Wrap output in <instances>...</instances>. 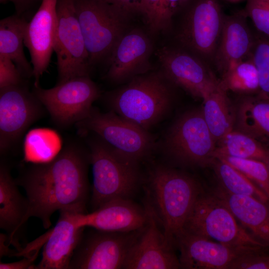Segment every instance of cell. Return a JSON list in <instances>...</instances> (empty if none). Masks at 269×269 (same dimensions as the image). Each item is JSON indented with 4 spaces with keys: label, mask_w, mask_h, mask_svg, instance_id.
<instances>
[{
    "label": "cell",
    "mask_w": 269,
    "mask_h": 269,
    "mask_svg": "<svg viewBox=\"0 0 269 269\" xmlns=\"http://www.w3.org/2000/svg\"><path fill=\"white\" fill-rule=\"evenodd\" d=\"M267 147L250 135L233 129L216 142L214 157L229 156L264 162Z\"/></svg>",
    "instance_id": "cell-29"
},
{
    "label": "cell",
    "mask_w": 269,
    "mask_h": 269,
    "mask_svg": "<svg viewBox=\"0 0 269 269\" xmlns=\"http://www.w3.org/2000/svg\"><path fill=\"white\" fill-rule=\"evenodd\" d=\"M147 186L149 204L162 226L166 242L174 247L176 236L204 189L190 175L162 164L150 169Z\"/></svg>",
    "instance_id": "cell-2"
},
{
    "label": "cell",
    "mask_w": 269,
    "mask_h": 269,
    "mask_svg": "<svg viewBox=\"0 0 269 269\" xmlns=\"http://www.w3.org/2000/svg\"><path fill=\"white\" fill-rule=\"evenodd\" d=\"M43 105L23 83L0 89V150L6 152L43 114Z\"/></svg>",
    "instance_id": "cell-13"
},
{
    "label": "cell",
    "mask_w": 269,
    "mask_h": 269,
    "mask_svg": "<svg viewBox=\"0 0 269 269\" xmlns=\"http://www.w3.org/2000/svg\"><path fill=\"white\" fill-rule=\"evenodd\" d=\"M61 141L58 134L48 129L29 132L24 143V159L34 164L52 161L61 151Z\"/></svg>",
    "instance_id": "cell-28"
},
{
    "label": "cell",
    "mask_w": 269,
    "mask_h": 269,
    "mask_svg": "<svg viewBox=\"0 0 269 269\" xmlns=\"http://www.w3.org/2000/svg\"><path fill=\"white\" fill-rule=\"evenodd\" d=\"M23 78L10 59L0 55V89L21 84Z\"/></svg>",
    "instance_id": "cell-36"
},
{
    "label": "cell",
    "mask_w": 269,
    "mask_h": 269,
    "mask_svg": "<svg viewBox=\"0 0 269 269\" xmlns=\"http://www.w3.org/2000/svg\"><path fill=\"white\" fill-rule=\"evenodd\" d=\"M244 10L225 15L222 32L214 59L222 75L232 65L249 57L255 41Z\"/></svg>",
    "instance_id": "cell-20"
},
{
    "label": "cell",
    "mask_w": 269,
    "mask_h": 269,
    "mask_svg": "<svg viewBox=\"0 0 269 269\" xmlns=\"http://www.w3.org/2000/svg\"><path fill=\"white\" fill-rule=\"evenodd\" d=\"M76 125L81 131L95 133L117 151L139 162L155 148L154 138L148 131L112 111L102 113L93 107L88 116Z\"/></svg>",
    "instance_id": "cell-8"
},
{
    "label": "cell",
    "mask_w": 269,
    "mask_h": 269,
    "mask_svg": "<svg viewBox=\"0 0 269 269\" xmlns=\"http://www.w3.org/2000/svg\"><path fill=\"white\" fill-rule=\"evenodd\" d=\"M89 146L93 211L112 200L129 199L140 180L139 162L117 151L98 136L89 142Z\"/></svg>",
    "instance_id": "cell-4"
},
{
    "label": "cell",
    "mask_w": 269,
    "mask_h": 269,
    "mask_svg": "<svg viewBox=\"0 0 269 269\" xmlns=\"http://www.w3.org/2000/svg\"><path fill=\"white\" fill-rule=\"evenodd\" d=\"M40 249L36 250L32 255L25 256L21 260L12 263H0V269H34V263L36 260Z\"/></svg>",
    "instance_id": "cell-37"
},
{
    "label": "cell",
    "mask_w": 269,
    "mask_h": 269,
    "mask_svg": "<svg viewBox=\"0 0 269 269\" xmlns=\"http://www.w3.org/2000/svg\"><path fill=\"white\" fill-rule=\"evenodd\" d=\"M152 46L142 31L134 29L125 33L114 47L108 60L106 78L121 84L151 69L149 61Z\"/></svg>",
    "instance_id": "cell-18"
},
{
    "label": "cell",
    "mask_w": 269,
    "mask_h": 269,
    "mask_svg": "<svg viewBox=\"0 0 269 269\" xmlns=\"http://www.w3.org/2000/svg\"><path fill=\"white\" fill-rule=\"evenodd\" d=\"M121 9L130 16L132 14L139 12V0H105Z\"/></svg>",
    "instance_id": "cell-38"
},
{
    "label": "cell",
    "mask_w": 269,
    "mask_h": 269,
    "mask_svg": "<svg viewBox=\"0 0 269 269\" xmlns=\"http://www.w3.org/2000/svg\"><path fill=\"white\" fill-rule=\"evenodd\" d=\"M27 21L18 15L0 21V55L10 59L24 78L33 77V67L24 52V32Z\"/></svg>",
    "instance_id": "cell-25"
},
{
    "label": "cell",
    "mask_w": 269,
    "mask_h": 269,
    "mask_svg": "<svg viewBox=\"0 0 269 269\" xmlns=\"http://www.w3.org/2000/svg\"><path fill=\"white\" fill-rule=\"evenodd\" d=\"M225 15L217 0H192L185 9L178 40L205 62H213Z\"/></svg>",
    "instance_id": "cell-11"
},
{
    "label": "cell",
    "mask_w": 269,
    "mask_h": 269,
    "mask_svg": "<svg viewBox=\"0 0 269 269\" xmlns=\"http://www.w3.org/2000/svg\"><path fill=\"white\" fill-rule=\"evenodd\" d=\"M220 87L227 92L245 95H257L260 86L257 67L251 57L231 66L219 80Z\"/></svg>",
    "instance_id": "cell-30"
},
{
    "label": "cell",
    "mask_w": 269,
    "mask_h": 269,
    "mask_svg": "<svg viewBox=\"0 0 269 269\" xmlns=\"http://www.w3.org/2000/svg\"><path fill=\"white\" fill-rule=\"evenodd\" d=\"M244 11L258 33L269 37V0H247Z\"/></svg>",
    "instance_id": "cell-34"
},
{
    "label": "cell",
    "mask_w": 269,
    "mask_h": 269,
    "mask_svg": "<svg viewBox=\"0 0 269 269\" xmlns=\"http://www.w3.org/2000/svg\"><path fill=\"white\" fill-rule=\"evenodd\" d=\"M203 116L216 142L234 129L235 114L227 92L219 86L203 99Z\"/></svg>",
    "instance_id": "cell-26"
},
{
    "label": "cell",
    "mask_w": 269,
    "mask_h": 269,
    "mask_svg": "<svg viewBox=\"0 0 269 269\" xmlns=\"http://www.w3.org/2000/svg\"><path fill=\"white\" fill-rule=\"evenodd\" d=\"M73 1L91 66L108 62L129 16L105 0Z\"/></svg>",
    "instance_id": "cell-6"
},
{
    "label": "cell",
    "mask_w": 269,
    "mask_h": 269,
    "mask_svg": "<svg viewBox=\"0 0 269 269\" xmlns=\"http://www.w3.org/2000/svg\"><path fill=\"white\" fill-rule=\"evenodd\" d=\"M183 230L231 246L268 249L239 224L229 209L210 190H204L198 197Z\"/></svg>",
    "instance_id": "cell-5"
},
{
    "label": "cell",
    "mask_w": 269,
    "mask_h": 269,
    "mask_svg": "<svg viewBox=\"0 0 269 269\" xmlns=\"http://www.w3.org/2000/svg\"><path fill=\"white\" fill-rule=\"evenodd\" d=\"M141 229L129 232L97 230L86 236L83 234L69 269H123L129 250Z\"/></svg>",
    "instance_id": "cell-12"
},
{
    "label": "cell",
    "mask_w": 269,
    "mask_h": 269,
    "mask_svg": "<svg viewBox=\"0 0 269 269\" xmlns=\"http://www.w3.org/2000/svg\"><path fill=\"white\" fill-rule=\"evenodd\" d=\"M28 208L26 197L20 193L8 167L0 166V228L8 235L9 245L16 247L14 237L23 226Z\"/></svg>",
    "instance_id": "cell-23"
},
{
    "label": "cell",
    "mask_w": 269,
    "mask_h": 269,
    "mask_svg": "<svg viewBox=\"0 0 269 269\" xmlns=\"http://www.w3.org/2000/svg\"><path fill=\"white\" fill-rule=\"evenodd\" d=\"M57 24L54 46L58 83L89 76V56L77 17L73 0H58Z\"/></svg>",
    "instance_id": "cell-10"
},
{
    "label": "cell",
    "mask_w": 269,
    "mask_h": 269,
    "mask_svg": "<svg viewBox=\"0 0 269 269\" xmlns=\"http://www.w3.org/2000/svg\"><path fill=\"white\" fill-rule=\"evenodd\" d=\"M231 165L257 184L269 197V170L263 161L229 156L216 157Z\"/></svg>",
    "instance_id": "cell-32"
},
{
    "label": "cell",
    "mask_w": 269,
    "mask_h": 269,
    "mask_svg": "<svg viewBox=\"0 0 269 269\" xmlns=\"http://www.w3.org/2000/svg\"><path fill=\"white\" fill-rule=\"evenodd\" d=\"M172 85L162 71L149 72L108 92L106 99L111 111L149 131L169 113Z\"/></svg>",
    "instance_id": "cell-3"
},
{
    "label": "cell",
    "mask_w": 269,
    "mask_h": 269,
    "mask_svg": "<svg viewBox=\"0 0 269 269\" xmlns=\"http://www.w3.org/2000/svg\"><path fill=\"white\" fill-rule=\"evenodd\" d=\"M89 163V153L70 145L50 162L31 166L16 181L26 194L28 208L23 225L34 217L48 229L57 210L86 213Z\"/></svg>",
    "instance_id": "cell-1"
},
{
    "label": "cell",
    "mask_w": 269,
    "mask_h": 269,
    "mask_svg": "<svg viewBox=\"0 0 269 269\" xmlns=\"http://www.w3.org/2000/svg\"><path fill=\"white\" fill-rule=\"evenodd\" d=\"M192 0H139L142 13L152 32L165 30L171 25L173 16L187 7Z\"/></svg>",
    "instance_id": "cell-31"
},
{
    "label": "cell",
    "mask_w": 269,
    "mask_h": 269,
    "mask_svg": "<svg viewBox=\"0 0 269 269\" xmlns=\"http://www.w3.org/2000/svg\"><path fill=\"white\" fill-rule=\"evenodd\" d=\"M234 129L269 147V99L258 94L245 95L235 108Z\"/></svg>",
    "instance_id": "cell-24"
},
{
    "label": "cell",
    "mask_w": 269,
    "mask_h": 269,
    "mask_svg": "<svg viewBox=\"0 0 269 269\" xmlns=\"http://www.w3.org/2000/svg\"><path fill=\"white\" fill-rule=\"evenodd\" d=\"M216 144L201 109H193L183 113L172 124L163 147L166 154L178 164L205 167L215 159Z\"/></svg>",
    "instance_id": "cell-7"
},
{
    "label": "cell",
    "mask_w": 269,
    "mask_h": 269,
    "mask_svg": "<svg viewBox=\"0 0 269 269\" xmlns=\"http://www.w3.org/2000/svg\"><path fill=\"white\" fill-rule=\"evenodd\" d=\"M250 57L258 70L260 92L269 99V37L258 33L255 35V41Z\"/></svg>",
    "instance_id": "cell-33"
},
{
    "label": "cell",
    "mask_w": 269,
    "mask_h": 269,
    "mask_svg": "<svg viewBox=\"0 0 269 269\" xmlns=\"http://www.w3.org/2000/svg\"><path fill=\"white\" fill-rule=\"evenodd\" d=\"M57 0H42L38 10L25 27L24 43L30 55L34 86L39 85L40 79L47 71L54 51Z\"/></svg>",
    "instance_id": "cell-17"
},
{
    "label": "cell",
    "mask_w": 269,
    "mask_h": 269,
    "mask_svg": "<svg viewBox=\"0 0 269 269\" xmlns=\"http://www.w3.org/2000/svg\"><path fill=\"white\" fill-rule=\"evenodd\" d=\"M148 219L131 246L123 269H176L180 268L174 248L166 242L163 231L149 204Z\"/></svg>",
    "instance_id": "cell-15"
},
{
    "label": "cell",
    "mask_w": 269,
    "mask_h": 269,
    "mask_svg": "<svg viewBox=\"0 0 269 269\" xmlns=\"http://www.w3.org/2000/svg\"><path fill=\"white\" fill-rule=\"evenodd\" d=\"M175 246L180 251V268L185 269H228L238 257L253 251L267 249L231 246L184 230L176 236Z\"/></svg>",
    "instance_id": "cell-16"
},
{
    "label": "cell",
    "mask_w": 269,
    "mask_h": 269,
    "mask_svg": "<svg viewBox=\"0 0 269 269\" xmlns=\"http://www.w3.org/2000/svg\"><path fill=\"white\" fill-rule=\"evenodd\" d=\"M34 94L61 127H69L87 118L100 90L90 76H79L57 84L53 88L34 86Z\"/></svg>",
    "instance_id": "cell-9"
},
{
    "label": "cell",
    "mask_w": 269,
    "mask_h": 269,
    "mask_svg": "<svg viewBox=\"0 0 269 269\" xmlns=\"http://www.w3.org/2000/svg\"><path fill=\"white\" fill-rule=\"evenodd\" d=\"M32 0H0V2L3 3L8 1H12L18 7H22V5L29 3Z\"/></svg>",
    "instance_id": "cell-39"
},
{
    "label": "cell",
    "mask_w": 269,
    "mask_h": 269,
    "mask_svg": "<svg viewBox=\"0 0 269 269\" xmlns=\"http://www.w3.org/2000/svg\"><path fill=\"white\" fill-rule=\"evenodd\" d=\"M72 215L80 227L113 232L139 230L148 219L146 207L142 209L129 199L112 200L90 213H72Z\"/></svg>",
    "instance_id": "cell-19"
},
{
    "label": "cell",
    "mask_w": 269,
    "mask_h": 269,
    "mask_svg": "<svg viewBox=\"0 0 269 269\" xmlns=\"http://www.w3.org/2000/svg\"><path fill=\"white\" fill-rule=\"evenodd\" d=\"M156 54L168 80L193 97L203 99L218 86L219 80L196 55L167 47L158 50Z\"/></svg>",
    "instance_id": "cell-14"
},
{
    "label": "cell",
    "mask_w": 269,
    "mask_h": 269,
    "mask_svg": "<svg viewBox=\"0 0 269 269\" xmlns=\"http://www.w3.org/2000/svg\"><path fill=\"white\" fill-rule=\"evenodd\" d=\"M267 249L245 253L235 259L228 269H269V254Z\"/></svg>",
    "instance_id": "cell-35"
},
{
    "label": "cell",
    "mask_w": 269,
    "mask_h": 269,
    "mask_svg": "<svg viewBox=\"0 0 269 269\" xmlns=\"http://www.w3.org/2000/svg\"><path fill=\"white\" fill-rule=\"evenodd\" d=\"M60 213L56 225L47 232L42 258L34 269H69L85 228L76 224L72 212L61 211Z\"/></svg>",
    "instance_id": "cell-21"
},
{
    "label": "cell",
    "mask_w": 269,
    "mask_h": 269,
    "mask_svg": "<svg viewBox=\"0 0 269 269\" xmlns=\"http://www.w3.org/2000/svg\"><path fill=\"white\" fill-rule=\"evenodd\" d=\"M209 190L244 228L269 249V203L250 196L229 193L217 185Z\"/></svg>",
    "instance_id": "cell-22"
},
{
    "label": "cell",
    "mask_w": 269,
    "mask_h": 269,
    "mask_svg": "<svg viewBox=\"0 0 269 269\" xmlns=\"http://www.w3.org/2000/svg\"><path fill=\"white\" fill-rule=\"evenodd\" d=\"M264 162L269 170V147H267V155Z\"/></svg>",
    "instance_id": "cell-40"
},
{
    "label": "cell",
    "mask_w": 269,
    "mask_h": 269,
    "mask_svg": "<svg viewBox=\"0 0 269 269\" xmlns=\"http://www.w3.org/2000/svg\"><path fill=\"white\" fill-rule=\"evenodd\" d=\"M210 166L213 169L217 185L226 192L269 203V197L257 184L231 165L215 158Z\"/></svg>",
    "instance_id": "cell-27"
}]
</instances>
